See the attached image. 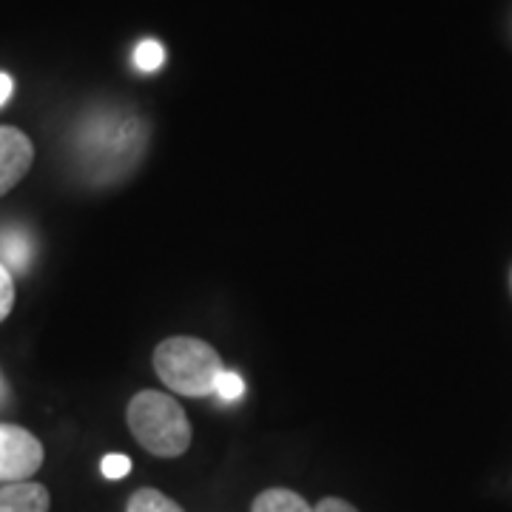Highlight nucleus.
Wrapping results in <instances>:
<instances>
[{"instance_id": "1", "label": "nucleus", "mask_w": 512, "mask_h": 512, "mask_svg": "<svg viewBox=\"0 0 512 512\" xmlns=\"http://www.w3.org/2000/svg\"><path fill=\"white\" fill-rule=\"evenodd\" d=\"M154 370L174 393L202 399L217 393L225 365L220 353L197 336H171L154 350Z\"/></svg>"}, {"instance_id": "2", "label": "nucleus", "mask_w": 512, "mask_h": 512, "mask_svg": "<svg viewBox=\"0 0 512 512\" xmlns=\"http://www.w3.org/2000/svg\"><path fill=\"white\" fill-rule=\"evenodd\" d=\"M128 430L148 453L160 458L183 456L191 447V421L180 402L157 390H140L126 410Z\"/></svg>"}, {"instance_id": "3", "label": "nucleus", "mask_w": 512, "mask_h": 512, "mask_svg": "<svg viewBox=\"0 0 512 512\" xmlns=\"http://www.w3.org/2000/svg\"><path fill=\"white\" fill-rule=\"evenodd\" d=\"M80 160L92 168L97 177H109L114 171H123L146 146V128L140 126L137 117H120V114H97L86 120L80 134Z\"/></svg>"}, {"instance_id": "4", "label": "nucleus", "mask_w": 512, "mask_h": 512, "mask_svg": "<svg viewBox=\"0 0 512 512\" xmlns=\"http://www.w3.org/2000/svg\"><path fill=\"white\" fill-rule=\"evenodd\" d=\"M43 444L26 427L0 424V481H29L43 467Z\"/></svg>"}, {"instance_id": "5", "label": "nucleus", "mask_w": 512, "mask_h": 512, "mask_svg": "<svg viewBox=\"0 0 512 512\" xmlns=\"http://www.w3.org/2000/svg\"><path fill=\"white\" fill-rule=\"evenodd\" d=\"M35 163V146L29 134L15 126H0V197L9 194L29 174Z\"/></svg>"}, {"instance_id": "6", "label": "nucleus", "mask_w": 512, "mask_h": 512, "mask_svg": "<svg viewBox=\"0 0 512 512\" xmlns=\"http://www.w3.org/2000/svg\"><path fill=\"white\" fill-rule=\"evenodd\" d=\"M49 490L37 481H12L0 487V512H49Z\"/></svg>"}, {"instance_id": "7", "label": "nucleus", "mask_w": 512, "mask_h": 512, "mask_svg": "<svg viewBox=\"0 0 512 512\" xmlns=\"http://www.w3.org/2000/svg\"><path fill=\"white\" fill-rule=\"evenodd\" d=\"M32 259H35V239L26 228L12 225V228L0 231V262L9 271L26 274L32 268Z\"/></svg>"}, {"instance_id": "8", "label": "nucleus", "mask_w": 512, "mask_h": 512, "mask_svg": "<svg viewBox=\"0 0 512 512\" xmlns=\"http://www.w3.org/2000/svg\"><path fill=\"white\" fill-rule=\"evenodd\" d=\"M251 512H316L293 490H282V487H274V490H265L254 498V507Z\"/></svg>"}, {"instance_id": "9", "label": "nucleus", "mask_w": 512, "mask_h": 512, "mask_svg": "<svg viewBox=\"0 0 512 512\" xmlns=\"http://www.w3.org/2000/svg\"><path fill=\"white\" fill-rule=\"evenodd\" d=\"M126 512H185L174 498H168L160 490H151V487H143L137 493L128 498Z\"/></svg>"}, {"instance_id": "10", "label": "nucleus", "mask_w": 512, "mask_h": 512, "mask_svg": "<svg viewBox=\"0 0 512 512\" xmlns=\"http://www.w3.org/2000/svg\"><path fill=\"white\" fill-rule=\"evenodd\" d=\"M163 60L165 52L157 40H143V43L137 46V52H134V63H137L140 72H157V69L163 66Z\"/></svg>"}, {"instance_id": "11", "label": "nucleus", "mask_w": 512, "mask_h": 512, "mask_svg": "<svg viewBox=\"0 0 512 512\" xmlns=\"http://www.w3.org/2000/svg\"><path fill=\"white\" fill-rule=\"evenodd\" d=\"M15 308V279L12 271L0 262V322Z\"/></svg>"}, {"instance_id": "12", "label": "nucleus", "mask_w": 512, "mask_h": 512, "mask_svg": "<svg viewBox=\"0 0 512 512\" xmlns=\"http://www.w3.org/2000/svg\"><path fill=\"white\" fill-rule=\"evenodd\" d=\"M245 393V382L239 373H231V370H222L220 382H217V396L222 402H237L239 396Z\"/></svg>"}, {"instance_id": "13", "label": "nucleus", "mask_w": 512, "mask_h": 512, "mask_svg": "<svg viewBox=\"0 0 512 512\" xmlns=\"http://www.w3.org/2000/svg\"><path fill=\"white\" fill-rule=\"evenodd\" d=\"M100 470L111 481H120V478H126L131 473V458L123 456V453H109V456L100 461Z\"/></svg>"}, {"instance_id": "14", "label": "nucleus", "mask_w": 512, "mask_h": 512, "mask_svg": "<svg viewBox=\"0 0 512 512\" xmlns=\"http://www.w3.org/2000/svg\"><path fill=\"white\" fill-rule=\"evenodd\" d=\"M316 512H359L353 504L348 501H342V498H322L319 504H316Z\"/></svg>"}, {"instance_id": "15", "label": "nucleus", "mask_w": 512, "mask_h": 512, "mask_svg": "<svg viewBox=\"0 0 512 512\" xmlns=\"http://www.w3.org/2000/svg\"><path fill=\"white\" fill-rule=\"evenodd\" d=\"M12 92H15V80H12L6 72H0V106H6V103H9Z\"/></svg>"}, {"instance_id": "16", "label": "nucleus", "mask_w": 512, "mask_h": 512, "mask_svg": "<svg viewBox=\"0 0 512 512\" xmlns=\"http://www.w3.org/2000/svg\"><path fill=\"white\" fill-rule=\"evenodd\" d=\"M6 396V387H3V379H0V399Z\"/></svg>"}]
</instances>
